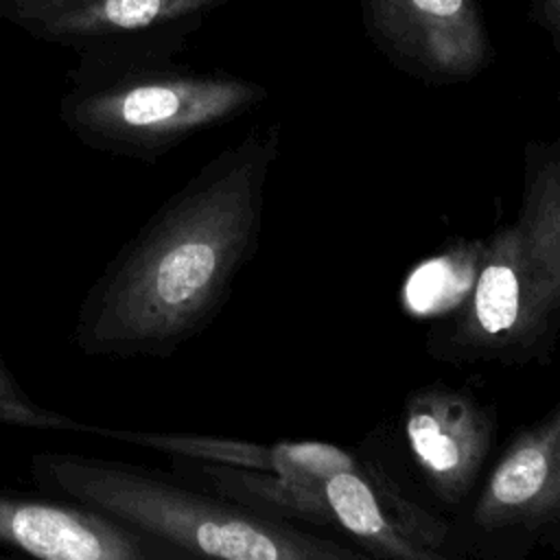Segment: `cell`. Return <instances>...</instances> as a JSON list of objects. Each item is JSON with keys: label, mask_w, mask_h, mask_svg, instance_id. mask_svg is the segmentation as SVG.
Listing matches in <instances>:
<instances>
[{"label": "cell", "mask_w": 560, "mask_h": 560, "mask_svg": "<svg viewBox=\"0 0 560 560\" xmlns=\"http://www.w3.org/2000/svg\"><path fill=\"white\" fill-rule=\"evenodd\" d=\"M385 46L435 79H466L488 59V37L472 0H368Z\"/></svg>", "instance_id": "cell-8"}, {"label": "cell", "mask_w": 560, "mask_h": 560, "mask_svg": "<svg viewBox=\"0 0 560 560\" xmlns=\"http://www.w3.org/2000/svg\"><path fill=\"white\" fill-rule=\"evenodd\" d=\"M560 332V142L523 151L516 217L481 247L479 265L451 324L431 352L457 363H527Z\"/></svg>", "instance_id": "cell-3"}, {"label": "cell", "mask_w": 560, "mask_h": 560, "mask_svg": "<svg viewBox=\"0 0 560 560\" xmlns=\"http://www.w3.org/2000/svg\"><path fill=\"white\" fill-rule=\"evenodd\" d=\"M31 477L48 494L90 505L177 558L223 560H357L339 545L197 488L175 472L72 451H37Z\"/></svg>", "instance_id": "cell-2"}, {"label": "cell", "mask_w": 560, "mask_h": 560, "mask_svg": "<svg viewBox=\"0 0 560 560\" xmlns=\"http://www.w3.org/2000/svg\"><path fill=\"white\" fill-rule=\"evenodd\" d=\"M0 424L22 427V429H57V431H74L77 418L61 416L57 411H48L39 407L20 385V381L9 370L0 352Z\"/></svg>", "instance_id": "cell-12"}, {"label": "cell", "mask_w": 560, "mask_h": 560, "mask_svg": "<svg viewBox=\"0 0 560 560\" xmlns=\"http://www.w3.org/2000/svg\"><path fill=\"white\" fill-rule=\"evenodd\" d=\"M262 96L258 85L230 77L131 72L68 94L61 120L92 151L155 164Z\"/></svg>", "instance_id": "cell-5"}, {"label": "cell", "mask_w": 560, "mask_h": 560, "mask_svg": "<svg viewBox=\"0 0 560 560\" xmlns=\"http://www.w3.org/2000/svg\"><path fill=\"white\" fill-rule=\"evenodd\" d=\"M405 440L431 490L457 505L475 486L492 442V416L468 392L431 385L405 402Z\"/></svg>", "instance_id": "cell-7"}, {"label": "cell", "mask_w": 560, "mask_h": 560, "mask_svg": "<svg viewBox=\"0 0 560 560\" xmlns=\"http://www.w3.org/2000/svg\"><path fill=\"white\" fill-rule=\"evenodd\" d=\"M280 129H252L208 160L85 291L72 341L92 359H164L219 315L258 247Z\"/></svg>", "instance_id": "cell-1"}, {"label": "cell", "mask_w": 560, "mask_h": 560, "mask_svg": "<svg viewBox=\"0 0 560 560\" xmlns=\"http://www.w3.org/2000/svg\"><path fill=\"white\" fill-rule=\"evenodd\" d=\"M77 433H90L96 438L160 451L166 457H190V459L223 464V466L254 470V472L291 477V479L328 477L361 464L350 451L328 442L262 444V442H249L238 438L201 435V433L112 429V427H101L83 420Z\"/></svg>", "instance_id": "cell-10"}, {"label": "cell", "mask_w": 560, "mask_h": 560, "mask_svg": "<svg viewBox=\"0 0 560 560\" xmlns=\"http://www.w3.org/2000/svg\"><path fill=\"white\" fill-rule=\"evenodd\" d=\"M210 0H85L66 18L50 26L55 33H98L138 31L173 15L203 7Z\"/></svg>", "instance_id": "cell-11"}, {"label": "cell", "mask_w": 560, "mask_h": 560, "mask_svg": "<svg viewBox=\"0 0 560 560\" xmlns=\"http://www.w3.org/2000/svg\"><path fill=\"white\" fill-rule=\"evenodd\" d=\"M168 459L173 472L197 488L267 516L335 529L365 556L444 558L448 525L363 462L328 477L291 479L190 457Z\"/></svg>", "instance_id": "cell-4"}, {"label": "cell", "mask_w": 560, "mask_h": 560, "mask_svg": "<svg viewBox=\"0 0 560 560\" xmlns=\"http://www.w3.org/2000/svg\"><path fill=\"white\" fill-rule=\"evenodd\" d=\"M0 547L39 560H175L120 521L72 499L0 490Z\"/></svg>", "instance_id": "cell-6"}, {"label": "cell", "mask_w": 560, "mask_h": 560, "mask_svg": "<svg viewBox=\"0 0 560 560\" xmlns=\"http://www.w3.org/2000/svg\"><path fill=\"white\" fill-rule=\"evenodd\" d=\"M472 516L486 532L560 525V400L542 422L514 435L486 479Z\"/></svg>", "instance_id": "cell-9"}, {"label": "cell", "mask_w": 560, "mask_h": 560, "mask_svg": "<svg viewBox=\"0 0 560 560\" xmlns=\"http://www.w3.org/2000/svg\"><path fill=\"white\" fill-rule=\"evenodd\" d=\"M542 9L549 18V22L560 28V0H542Z\"/></svg>", "instance_id": "cell-13"}]
</instances>
